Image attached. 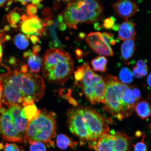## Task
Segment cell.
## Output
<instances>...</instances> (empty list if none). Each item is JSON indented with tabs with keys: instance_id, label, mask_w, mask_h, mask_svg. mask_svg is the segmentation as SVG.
Instances as JSON below:
<instances>
[{
	"instance_id": "cell-1",
	"label": "cell",
	"mask_w": 151,
	"mask_h": 151,
	"mask_svg": "<svg viewBox=\"0 0 151 151\" xmlns=\"http://www.w3.org/2000/svg\"><path fill=\"white\" fill-rule=\"evenodd\" d=\"M2 93L1 107L23 108L35 104L44 95V81L40 76L30 72L24 73L14 70L0 75Z\"/></svg>"
},
{
	"instance_id": "cell-2",
	"label": "cell",
	"mask_w": 151,
	"mask_h": 151,
	"mask_svg": "<svg viewBox=\"0 0 151 151\" xmlns=\"http://www.w3.org/2000/svg\"><path fill=\"white\" fill-rule=\"evenodd\" d=\"M104 81L105 84L104 109L119 120L129 117L138 102L133 88L111 75H107Z\"/></svg>"
},
{
	"instance_id": "cell-3",
	"label": "cell",
	"mask_w": 151,
	"mask_h": 151,
	"mask_svg": "<svg viewBox=\"0 0 151 151\" xmlns=\"http://www.w3.org/2000/svg\"><path fill=\"white\" fill-rule=\"evenodd\" d=\"M41 67L45 78L48 82L63 84L69 80L72 74L74 63L68 52L52 48L45 52Z\"/></svg>"
},
{
	"instance_id": "cell-4",
	"label": "cell",
	"mask_w": 151,
	"mask_h": 151,
	"mask_svg": "<svg viewBox=\"0 0 151 151\" xmlns=\"http://www.w3.org/2000/svg\"><path fill=\"white\" fill-rule=\"evenodd\" d=\"M22 107L14 106L0 108V134L4 140L25 143L28 122L21 116Z\"/></svg>"
},
{
	"instance_id": "cell-5",
	"label": "cell",
	"mask_w": 151,
	"mask_h": 151,
	"mask_svg": "<svg viewBox=\"0 0 151 151\" xmlns=\"http://www.w3.org/2000/svg\"><path fill=\"white\" fill-rule=\"evenodd\" d=\"M103 11V7L99 1L93 0L74 1L68 4L63 17L65 24L75 29L79 23H93L97 21Z\"/></svg>"
},
{
	"instance_id": "cell-6",
	"label": "cell",
	"mask_w": 151,
	"mask_h": 151,
	"mask_svg": "<svg viewBox=\"0 0 151 151\" xmlns=\"http://www.w3.org/2000/svg\"><path fill=\"white\" fill-rule=\"evenodd\" d=\"M55 114L45 109L41 110L38 116L28 122L26 134V143L40 141L49 147L55 146L52 139L56 134Z\"/></svg>"
},
{
	"instance_id": "cell-7",
	"label": "cell",
	"mask_w": 151,
	"mask_h": 151,
	"mask_svg": "<svg viewBox=\"0 0 151 151\" xmlns=\"http://www.w3.org/2000/svg\"><path fill=\"white\" fill-rule=\"evenodd\" d=\"M68 125L70 131L83 141H92L82 107L68 109L67 113Z\"/></svg>"
},
{
	"instance_id": "cell-8",
	"label": "cell",
	"mask_w": 151,
	"mask_h": 151,
	"mask_svg": "<svg viewBox=\"0 0 151 151\" xmlns=\"http://www.w3.org/2000/svg\"><path fill=\"white\" fill-rule=\"evenodd\" d=\"M83 110L92 141L109 134V127L104 117L89 107H83Z\"/></svg>"
},
{
	"instance_id": "cell-9",
	"label": "cell",
	"mask_w": 151,
	"mask_h": 151,
	"mask_svg": "<svg viewBox=\"0 0 151 151\" xmlns=\"http://www.w3.org/2000/svg\"><path fill=\"white\" fill-rule=\"evenodd\" d=\"M86 41L92 50L98 54L106 56H112L114 53L110 45L103 40L99 32L91 33L87 36Z\"/></svg>"
},
{
	"instance_id": "cell-10",
	"label": "cell",
	"mask_w": 151,
	"mask_h": 151,
	"mask_svg": "<svg viewBox=\"0 0 151 151\" xmlns=\"http://www.w3.org/2000/svg\"><path fill=\"white\" fill-rule=\"evenodd\" d=\"M115 11L119 16L127 18L136 13L138 6L135 2L131 0H122L113 5Z\"/></svg>"
},
{
	"instance_id": "cell-11",
	"label": "cell",
	"mask_w": 151,
	"mask_h": 151,
	"mask_svg": "<svg viewBox=\"0 0 151 151\" xmlns=\"http://www.w3.org/2000/svg\"><path fill=\"white\" fill-rule=\"evenodd\" d=\"M43 26L41 20L35 15L23 22L21 28L23 32L27 35H30L39 32L42 35L45 31Z\"/></svg>"
},
{
	"instance_id": "cell-12",
	"label": "cell",
	"mask_w": 151,
	"mask_h": 151,
	"mask_svg": "<svg viewBox=\"0 0 151 151\" xmlns=\"http://www.w3.org/2000/svg\"><path fill=\"white\" fill-rule=\"evenodd\" d=\"M89 143L90 148L95 151H114L113 139L111 134L104 136Z\"/></svg>"
},
{
	"instance_id": "cell-13",
	"label": "cell",
	"mask_w": 151,
	"mask_h": 151,
	"mask_svg": "<svg viewBox=\"0 0 151 151\" xmlns=\"http://www.w3.org/2000/svg\"><path fill=\"white\" fill-rule=\"evenodd\" d=\"M103 80L102 77L94 72L88 62L85 65L83 77L79 85L81 88L94 86Z\"/></svg>"
},
{
	"instance_id": "cell-14",
	"label": "cell",
	"mask_w": 151,
	"mask_h": 151,
	"mask_svg": "<svg viewBox=\"0 0 151 151\" xmlns=\"http://www.w3.org/2000/svg\"><path fill=\"white\" fill-rule=\"evenodd\" d=\"M111 132L113 140L114 151H128L129 146V138L127 135L120 132Z\"/></svg>"
},
{
	"instance_id": "cell-15",
	"label": "cell",
	"mask_w": 151,
	"mask_h": 151,
	"mask_svg": "<svg viewBox=\"0 0 151 151\" xmlns=\"http://www.w3.org/2000/svg\"><path fill=\"white\" fill-rule=\"evenodd\" d=\"M135 24L133 22L126 21L120 25L118 37L120 40L124 41L134 39L136 35Z\"/></svg>"
},
{
	"instance_id": "cell-16",
	"label": "cell",
	"mask_w": 151,
	"mask_h": 151,
	"mask_svg": "<svg viewBox=\"0 0 151 151\" xmlns=\"http://www.w3.org/2000/svg\"><path fill=\"white\" fill-rule=\"evenodd\" d=\"M134 109L137 116L142 119H146L150 116V105L146 100L137 102L136 104Z\"/></svg>"
},
{
	"instance_id": "cell-17",
	"label": "cell",
	"mask_w": 151,
	"mask_h": 151,
	"mask_svg": "<svg viewBox=\"0 0 151 151\" xmlns=\"http://www.w3.org/2000/svg\"><path fill=\"white\" fill-rule=\"evenodd\" d=\"M134 39L125 40L122 43L121 52L123 59L127 60L130 59L133 55L135 50Z\"/></svg>"
},
{
	"instance_id": "cell-18",
	"label": "cell",
	"mask_w": 151,
	"mask_h": 151,
	"mask_svg": "<svg viewBox=\"0 0 151 151\" xmlns=\"http://www.w3.org/2000/svg\"><path fill=\"white\" fill-rule=\"evenodd\" d=\"M56 143L58 148L63 150H66L69 147L72 148H74L77 144L68 136L62 134H60L57 137Z\"/></svg>"
},
{
	"instance_id": "cell-19",
	"label": "cell",
	"mask_w": 151,
	"mask_h": 151,
	"mask_svg": "<svg viewBox=\"0 0 151 151\" xmlns=\"http://www.w3.org/2000/svg\"><path fill=\"white\" fill-rule=\"evenodd\" d=\"M41 110L37 109L35 105L23 107L21 111V116L27 119L28 122L37 117L40 113Z\"/></svg>"
},
{
	"instance_id": "cell-20",
	"label": "cell",
	"mask_w": 151,
	"mask_h": 151,
	"mask_svg": "<svg viewBox=\"0 0 151 151\" xmlns=\"http://www.w3.org/2000/svg\"><path fill=\"white\" fill-rule=\"evenodd\" d=\"M105 84L104 80L94 86V99L96 103L104 104Z\"/></svg>"
},
{
	"instance_id": "cell-21",
	"label": "cell",
	"mask_w": 151,
	"mask_h": 151,
	"mask_svg": "<svg viewBox=\"0 0 151 151\" xmlns=\"http://www.w3.org/2000/svg\"><path fill=\"white\" fill-rule=\"evenodd\" d=\"M107 60L104 56H99L92 60L91 64L94 71L104 73L106 71Z\"/></svg>"
},
{
	"instance_id": "cell-22",
	"label": "cell",
	"mask_w": 151,
	"mask_h": 151,
	"mask_svg": "<svg viewBox=\"0 0 151 151\" xmlns=\"http://www.w3.org/2000/svg\"><path fill=\"white\" fill-rule=\"evenodd\" d=\"M42 60L37 55L30 56L28 60V66L32 73H38L40 71Z\"/></svg>"
},
{
	"instance_id": "cell-23",
	"label": "cell",
	"mask_w": 151,
	"mask_h": 151,
	"mask_svg": "<svg viewBox=\"0 0 151 151\" xmlns=\"http://www.w3.org/2000/svg\"><path fill=\"white\" fill-rule=\"evenodd\" d=\"M14 42L16 46L19 49L24 50L29 46L28 39L24 34L19 33L14 37Z\"/></svg>"
},
{
	"instance_id": "cell-24",
	"label": "cell",
	"mask_w": 151,
	"mask_h": 151,
	"mask_svg": "<svg viewBox=\"0 0 151 151\" xmlns=\"http://www.w3.org/2000/svg\"><path fill=\"white\" fill-rule=\"evenodd\" d=\"M119 77L121 82L124 84L131 83L133 81L132 72L127 67L122 68L121 69L119 73Z\"/></svg>"
},
{
	"instance_id": "cell-25",
	"label": "cell",
	"mask_w": 151,
	"mask_h": 151,
	"mask_svg": "<svg viewBox=\"0 0 151 151\" xmlns=\"http://www.w3.org/2000/svg\"><path fill=\"white\" fill-rule=\"evenodd\" d=\"M94 86L81 88L85 95L89 100L91 103L93 105L96 104L94 99Z\"/></svg>"
},
{
	"instance_id": "cell-26",
	"label": "cell",
	"mask_w": 151,
	"mask_h": 151,
	"mask_svg": "<svg viewBox=\"0 0 151 151\" xmlns=\"http://www.w3.org/2000/svg\"><path fill=\"white\" fill-rule=\"evenodd\" d=\"M7 19L10 24H16L20 22L21 17L20 14L16 12V9H15L7 15Z\"/></svg>"
},
{
	"instance_id": "cell-27",
	"label": "cell",
	"mask_w": 151,
	"mask_h": 151,
	"mask_svg": "<svg viewBox=\"0 0 151 151\" xmlns=\"http://www.w3.org/2000/svg\"><path fill=\"white\" fill-rule=\"evenodd\" d=\"M29 143L30 151H47L46 146L41 142L35 141Z\"/></svg>"
},
{
	"instance_id": "cell-28",
	"label": "cell",
	"mask_w": 151,
	"mask_h": 151,
	"mask_svg": "<svg viewBox=\"0 0 151 151\" xmlns=\"http://www.w3.org/2000/svg\"><path fill=\"white\" fill-rule=\"evenodd\" d=\"M142 77L146 76L148 73V69L146 62L142 60H139L137 62L136 65Z\"/></svg>"
},
{
	"instance_id": "cell-29",
	"label": "cell",
	"mask_w": 151,
	"mask_h": 151,
	"mask_svg": "<svg viewBox=\"0 0 151 151\" xmlns=\"http://www.w3.org/2000/svg\"><path fill=\"white\" fill-rule=\"evenodd\" d=\"M86 64L77 68V70L75 71L74 75L76 83L81 82L83 77L84 69Z\"/></svg>"
},
{
	"instance_id": "cell-30",
	"label": "cell",
	"mask_w": 151,
	"mask_h": 151,
	"mask_svg": "<svg viewBox=\"0 0 151 151\" xmlns=\"http://www.w3.org/2000/svg\"><path fill=\"white\" fill-rule=\"evenodd\" d=\"M116 21V19L113 16L111 17L110 18L105 19L104 21V27L106 29H112L113 26L115 24Z\"/></svg>"
},
{
	"instance_id": "cell-31",
	"label": "cell",
	"mask_w": 151,
	"mask_h": 151,
	"mask_svg": "<svg viewBox=\"0 0 151 151\" xmlns=\"http://www.w3.org/2000/svg\"><path fill=\"white\" fill-rule=\"evenodd\" d=\"M4 151H24L22 147H19L14 143H6Z\"/></svg>"
},
{
	"instance_id": "cell-32",
	"label": "cell",
	"mask_w": 151,
	"mask_h": 151,
	"mask_svg": "<svg viewBox=\"0 0 151 151\" xmlns=\"http://www.w3.org/2000/svg\"><path fill=\"white\" fill-rule=\"evenodd\" d=\"M145 137V136L143 137L142 141L134 145V151H147V146L144 142Z\"/></svg>"
},
{
	"instance_id": "cell-33",
	"label": "cell",
	"mask_w": 151,
	"mask_h": 151,
	"mask_svg": "<svg viewBox=\"0 0 151 151\" xmlns=\"http://www.w3.org/2000/svg\"><path fill=\"white\" fill-rule=\"evenodd\" d=\"M37 9L36 6L32 4H29L27 8V13L29 17H31L37 14Z\"/></svg>"
},
{
	"instance_id": "cell-34",
	"label": "cell",
	"mask_w": 151,
	"mask_h": 151,
	"mask_svg": "<svg viewBox=\"0 0 151 151\" xmlns=\"http://www.w3.org/2000/svg\"><path fill=\"white\" fill-rule=\"evenodd\" d=\"M5 41H6L5 40V36L3 31L2 32H0V63L1 62L3 55V48L2 44Z\"/></svg>"
},
{
	"instance_id": "cell-35",
	"label": "cell",
	"mask_w": 151,
	"mask_h": 151,
	"mask_svg": "<svg viewBox=\"0 0 151 151\" xmlns=\"http://www.w3.org/2000/svg\"><path fill=\"white\" fill-rule=\"evenodd\" d=\"M132 89H133V93L136 99L138 101L141 99V97L140 91L139 90L138 88L135 87H133Z\"/></svg>"
},
{
	"instance_id": "cell-36",
	"label": "cell",
	"mask_w": 151,
	"mask_h": 151,
	"mask_svg": "<svg viewBox=\"0 0 151 151\" xmlns=\"http://www.w3.org/2000/svg\"><path fill=\"white\" fill-rule=\"evenodd\" d=\"M132 74L136 78H139L142 77L140 73H139L136 66H135L133 68Z\"/></svg>"
},
{
	"instance_id": "cell-37",
	"label": "cell",
	"mask_w": 151,
	"mask_h": 151,
	"mask_svg": "<svg viewBox=\"0 0 151 151\" xmlns=\"http://www.w3.org/2000/svg\"><path fill=\"white\" fill-rule=\"evenodd\" d=\"M41 47L39 45H35L33 46V52L35 55H37L38 53L40 51Z\"/></svg>"
},
{
	"instance_id": "cell-38",
	"label": "cell",
	"mask_w": 151,
	"mask_h": 151,
	"mask_svg": "<svg viewBox=\"0 0 151 151\" xmlns=\"http://www.w3.org/2000/svg\"><path fill=\"white\" fill-rule=\"evenodd\" d=\"M29 39L31 40V42L33 44L35 45L37 43L39 42L40 41L39 38L34 35L31 36Z\"/></svg>"
},
{
	"instance_id": "cell-39",
	"label": "cell",
	"mask_w": 151,
	"mask_h": 151,
	"mask_svg": "<svg viewBox=\"0 0 151 151\" xmlns=\"http://www.w3.org/2000/svg\"><path fill=\"white\" fill-rule=\"evenodd\" d=\"M34 55L33 52L29 51H26L24 52L23 54V57L24 58H27L28 57Z\"/></svg>"
},
{
	"instance_id": "cell-40",
	"label": "cell",
	"mask_w": 151,
	"mask_h": 151,
	"mask_svg": "<svg viewBox=\"0 0 151 151\" xmlns=\"http://www.w3.org/2000/svg\"><path fill=\"white\" fill-rule=\"evenodd\" d=\"M58 28L60 31H65L66 28V24L64 22L60 23L58 26Z\"/></svg>"
},
{
	"instance_id": "cell-41",
	"label": "cell",
	"mask_w": 151,
	"mask_h": 151,
	"mask_svg": "<svg viewBox=\"0 0 151 151\" xmlns=\"http://www.w3.org/2000/svg\"><path fill=\"white\" fill-rule=\"evenodd\" d=\"M21 71L22 73H27L28 71V66L26 65H24L22 66L21 67Z\"/></svg>"
},
{
	"instance_id": "cell-42",
	"label": "cell",
	"mask_w": 151,
	"mask_h": 151,
	"mask_svg": "<svg viewBox=\"0 0 151 151\" xmlns=\"http://www.w3.org/2000/svg\"><path fill=\"white\" fill-rule=\"evenodd\" d=\"M75 52L78 58H81V57L82 56V52L80 49H76V50L75 51Z\"/></svg>"
},
{
	"instance_id": "cell-43",
	"label": "cell",
	"mask_w": 151,
	"mask_h": 151,
	"mask_svg": "<svg viewBox=\"0 0 151 151\" xmlns=\"http://www.w3.org/2000/svg\"><path fill=\"white\" fill-rule=\"evenodd\" d=\"M94 27L95 29L97 30H101L103 28V26L99 22H96L94 24Z\"/></svg>"
},
{
	"instance_id": "cell-44",
	"label": "cell",
	"mask_w": 151,
	"mask_h": 151,
	"mask_svg": "<svg viewBox=\"0 0 151 151\" xmlns=\"http://www.w3.org/2000/svg\"><path fill=\"white\" fill-rule=\"evenodd\" d=\"M17 61L16 58L14 57L11 58L9 60V63L12 65H14L16 63Z\"/></svg>"
},
{
	"instance_id": "cell-45",
	"label": "cell",
	"mask_w": 151,
	"mask_h": 151,
	"mask_svg": "<svg viewBox=\"0 0 151 151\" xmlns=\"http://www.w3.org/2000/svg\"><path fill=\"white\" fill-rule=\"evenodd\" d=\"M29 18V17L26 16V15H23L21 17V19L22 20V22H24L27 20Z\"/></svg>"
},
{
	"instance_id": "cell-46",
	"label": "cell",
	"mask_w": 151,
	"mask_h": 151,
	"mask_svg": "<svg viewBox=\"0 0 151 151\" xmlns=\"http://www.w3.org/2000/svg\"><path fill=\"white\" fill-rule=\"evenodd\" d=\"M42 1H40V0H34V1H31L33 5L35 6H37L40 4L41 2Z\"/></svg>"
},
{
	"instance_id": "cell-47",
	"label": "cell",
	"mask_w": 151,
	"mask_h": 151,
	"mask_svg": "<svg viewBox=\"0 0 151 151\" xmlns=\"http://www.w3.org/2000/svg\"><path fill=\"white\" fill-rule=\"evenodd\" d=\"M151 73L148 76V77H147V83L148 84L149 87H151Z\"/></svg>"
},
{
	"instance_id": "cell-48",
	"label": "cell",
	"mask_w": 151,
	"mask_h": 151,
	"mask_svg": "<svg viewBox=\"0 0 151 151\" xmlns=\"http://www.w3.org/2000/svg\"><path fill=\"white\" fill-rule=\"evenodd\" d=\"M58 22L60 23L63 22V16L62 14L58 15Z\"/></svg>"
},
{
	"instance_id": "cell-49",
	"label": "cell",
	"mask_w": 151,
	"mask_h": 151,
	"mask_svg": "<svg viewBox=\"0 0 151 151\" xmlns=\"http://www.w3.org/2000/svg\"><path fill=\"white\" fill-rule=\"evenodd\" d=\"M119 27L120 25L119 24H115L112 29L115 31H118Z\"/></svg>"
},
{
	"instance_id": "cell-50",
	"label": "cell",
	"mask_w": 151,
	"mask_h": 151,
	"mask_svg": "<svg viewBox=\"0 0 151 151\" xmlns=\"http://www.w3.org/2000/svg\"><path fill=\"white\" fill-rule=\"evenodd\" d=\"M31 1H16L20 2L22 5H26L28 2H30Z\"/></svg>"
},
{
	"instance_id": "cell-51",
	"label": "cell",
	"mask_w": 151,
	"mask_h": 151,
	"mask_svg": "<svg viewBox=\"0 0 151 151\" xmlns=\"http://www.w3.org/2000/svg\"><path fill=\"white\" fill-rule=\"evenodd\" d=\"M7 1H0V7L4 6L7 4Z\"/></svg>"
},
{
	"instance_id": "cell-52",
	"label": "cell",
	"mask_w": 151,
	"mask_h": 151,
	"mask_svg": "<svg viewBox=\"0 0 151 151\" xmlns=\"http://www.w3.org/2000/svg\"><path fill=\"white\" fill-rule=\"evenodd\" d=\"M117 42V41L113 38L111 39L109 41V44L112 45H114L116 44Z\"/></svg>"
},
{
	"instance_id": "cell-53",
	"label": "cell",
	"mask_w": 151,
	"mask_h": 151,
	"mask_svg": "<svg viewBox=\"0 0 151 151\" xmlns=\"http://www.w3.org/2000/svg\"><path fill=\"white\" fill-rule=\"evenodd\" d=\"M2 89L1 86V84H0V108H1V101L2 97Z\"/></svg>"
},
{
	"instance_id": "cell-54",
	"label": "cell",
	"mask_w": 151,
	"mask_h": 151,
	"mask_svg": "<svg viewBox=\"0 0 151 151\" xmlns=\"http://www.w3.org/2000/svg\"><path fill=\"white\" fill-rule=\"evenodd\" d=\"M10 29V26H9V25H7L5 26V27L4 29V31H9V29Z\"/></svg>"
},
{
	"instance_id": "cell-55",
	"label": "cell",
	"mask_w": 151,
	"mask_h": 151,
	"mask_svg": "<svg viewBox=\"0 0 151 151\" xmlns=\"http://www.w3.org/2000/svg\"><path fill=\"white\" fill-rule=\"evenodd\" d=\"M85 36H86V35L84 33L81 32L79 34V36L81 39H84Z\"/></svg>"
},
{
	"instance_id": "cell-56",
	"label": "cell",
	"mask_w": 151,
	"mask_h": 151,
	"mask_svg": "<svg viewBox=\"0 0 151 151\" xmlns=\"http://www.w3.org/2000/svg\"><path fill=\"white\" fill-rule=\"evenodd\" d=\"M11 39V37L10 35H7L5 36V40L6 41H7L10 40Z\"/></svg>"
},
{
	"instance_id": "cell-57",
	"label": "cell",
	"mask_w": 151,
	"mask_h": 151,
	"mask_svg": "<svg viewBox=\"0 0 151 151\" xmlns=\"http://www.w3.org/2000/svg\"><path fill=\"white\" fill-rule=\"evenodd\" d=\"M14 1H7L6 5L7 6H10L11 4H12Z\"/></svg>"
},
{
	"instance_id": "cell-58",
	"label": "cell",
	"mask_w": 151,
	"mask_h": 151,
	"mask_svg": "<svg viewBox=\"0 0 151 151\" xmlns=\"http://www.w3.org/2000/svg\"><path fill=\"white\" fill-rule=\"evenodd\" d=\"M4 148L3 143L2 142L0 143V150H3Z\"/></svg>"
},
{
	"instance_id": "cell-59",
	"label": "cell",
	"mask_w": 151,
	"mask_h": 151,
	"mask_svg": "<svg viewBox=\"0 0 151 151\" xmlns=\"http://www.w3.org/2000/svg\"><path fill=\"white\" fill-rule=\"evenodd\" d=\"M10 26L11 27H12L13 28H18V26H17L16 24H10Z\"/></svg>"
},
{
	"instance_id": "cell-60",
	"label": "cell",
	"mask_w": 151,
	"mask_h": 151,
	"mask_svg": "<svg viewBox=\"0 0 151 151\" xmlns=\"http://www.w3.org/2000/svg\"><path fill=\"white\" fill-rule=\"evenodd\" d=\"M38 8L39 9H42L43 7V5L41 4H40L37 6Z\"/></svg>"
},
{
	"instance_id": "cell-61",
	"label": "cell",
	"mask_w": 151,
	"mask_h": 151,
	"mask_svg": "<svg viewBox=\"0 0 151 151\" xmlns=\"http://www.w3.org/2000/svg\"><path fill=\"white\" fill-rule=\"evenodd\" d=\"M31 35H26V37H27L28 39H30V37H31Z\"/></svg>"
}]
</instances>
